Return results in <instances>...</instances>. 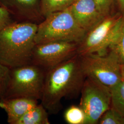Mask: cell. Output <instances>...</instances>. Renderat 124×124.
<instances>
[{"label": "cell", "instance_id": "obj_1", "mask_svg": "<svg viewBox=\"0 0 124 124\" xmlns=\"http://www.w3.org/2000/svg\"><path fill=\"white\" fill-rule=\"evenodd\" d=\"M85 78L76 54L46 72L41 103L49 114H58L62 107V99L77 97Z\"/></svg>", "mask_w": 124, "mask_h": 124}, {"label": "cell", "instance_id": "obj_2", "mask_svg": "<svg viewBox=\"0 0 124 124\" xmlns=\"http://www.w3.org/2000/svg\"><path fill=\"white\" fill-rule=\"evenodd\" d=\"M35 23H11L0 32V62L9 69L31 64L38 29Z\"/></svg>", "mask_w": 124, "mask_h": 124}, {"label": "cell", "instance_id": "obj_3", "mask_svg": "<svg viewBox=\"0 0 124 124\" xmlns=\"http://www.w3.org/2000/svg\"><path fill=\"white\" fill-rule=\"evenodd\" d=\"M87 32L77 22L69 8L51 14L38 24L36 45L51 41L80 43Z\"/></svg>", "mask_w": 124, "mask_h": 124}, {"label": "cell", "instance_id": "obj_4", "mask_svg": "<svg viewBox=\"0 0 124 124\" xmlns=\"http://www.w3.org/2000/svg\"><path fill=\"white\" fill-rule=\"evenodd\" d=\"M46 72L33 64L10 69L3 97L26 98L40 100Z\"/></svg>", "mask_w": 124, "mask_h": 124}, {"label": "cell", "instance_id": "obj_5", "mask_svg": "<svg viewBox=\"0 0 124 124\" xmlns=\"http://www.w3.org/2000/svg\"><path fill=\"white\" fill-rule=\"evenodd\" d=\"M81 66L86 77H90L111 88L122 80V63L115 52L79 55Z\"/></svg>", "mask_w": 124, "mask_h": 124}, {"label": "cell", "instance_id": "obj_6", "mask_svg": "<svg viewBox=\"0 0 124 124\" xmlns=\"http://www.w3.org/2000/svg\"><path fill=\"white\" fill-rule=\"evenodd\" d=\"M123 14L108 15L88 31L78 44L77 54L106 53L118 35L121 25Z\"/></svg>", "mask_w": 124, "mask_h": 124}, {"label": "cell", "instance_id": "obj_7", "mask_svg": "<svg viewBox=\"0 0 124 124\" xmlns=\"http://www.w3.org/2000/svg\"><path fill=\"white\" fill-rule=\"evenodd\" d=\"M80 93V106L86 115V124H98L102 115L111 107V89L86 77Z\"/></svg>", "mask_w": 124, "mask_h": 124}, {"label": "cell", "instance_id": "obj_8", "mask_svg": "<svg viewBox=\"0 0 124 124\" xmlns=\"http://www.w3.org/2000/svg\"><path fill=\"white\" fill-rule=\"evenodd\" d=\"M78 46L76 43L59 41L36 45L31 64L46 72L76 55Z\"/></svg>", "mask_w": 124, "mask_h": 124}, {"label": "cell", "instance_id": "obj_9", "mask_svg": "<svg viewBox=\"0 0 124 124\" xmlns=\"http://www.w3.org/2000/svg\"><path fill=\"white\" fill-rule=\"evenodd\" d=\"M69 8L77 22L87 32L106 17L94 0H75Z\"/></svg>", "mask_w": 124, "mask_h": 124}, {"label": "cell", "instance_id": "obj_10", "mask_svg": "<svg viewBox=\"0 0 124 124\" xmlns=\"http://www.w3.org/2000/svg\"><path fill=\"white\" fill-rule=\"evenodd\" d=\"M38 104V100L26 98H0V107L7 113L8 122L15 124L23 115Z\"/></svg>", "mask_w": 124, "mask_h": 124}, {"label": "cell", "instance_id": "obj_11", "mask_svg": "<svg viewBox=\"0 0 124 124\" xmlns=\"http://www.w3.org/2000/svg\"><path fill=\"white\" fill-rule=\"evenodd\" d=\"M49 124L48 112L40 103L28 111L15 124Z\"/></svg>", "mask_w": 124, "mask_h": 124}, {"label": "cell", "instance_id": "obj_12", "mask_svg": "<svg viewBox=\"0 0 124 124\" xmlns=\"http://www.w3.org/2000/svg\"><path fill=\"white\" fill-rule=\"evenodd\" d=\"M75 0H40V8L45 18L52 13L69 8Z\"/></svg>", "mask_w": 124, "mask_h": 124}, {"label": "cell", "instance_id": "obj_13", "mask_svg": "<svg viewBox=\"0 0 124 124\" xmlns=\"http://www.w3.org/2000/svg\"><path fill=\"white\" fill-rule=\"evenodd\" d=\"M111 107L124 117V81L111 87Z\"/></svg>", "mask_w": 124, "mask_h": 124}, {"label": "cell", "instance_id": "obj_14", "mask_svg": "<svg viewBox=\"0 0 124 124\" xmlns=\"http://www.w3.org/2000/svg\"><path fill=\"white\" fill-rule=\"evenodd\" d=\"M64 118L68 124H86V115L80 105H72L68 108L64 112Z\"/></svg>", "mask_w": 124, "mask_h": 124}, {"label": "cell", "instance_id": "obj_15", "mask_svg": "<svg viewBox=\"0 0 124 124\" xmlns=\"http://www.w3.org/2000/svg\"><path fill=\"white\" fill-rule=\"evenodd\" d=\"M120 31L109 49L115 51L120 58L122 64L124 63V13ZM108 49V50H109Z\"/></svg>", "mask_w": 124, "mask_h": 124}, {"label": "cell", "instance_id": "obj_16", "mask_svg": "<svg viewBox=\"0 0 124 124\" xmlns=\"http://www.w3.org/2000/svg\"><path fill=\"white\" fill-rule=\"evenodd\" d=\"M100 124H124V117L112 107L108 109L101 117Z\"/></svg>", "mask_w": 124, "mask_h": 124}, {"label": "cell", "instance_id": "obj_17", "mask_svg": "<svg viewBox=\"0 0 124 124\" xmlns=\"http://www.w3.org/2000/svg\"><path fill=\"white\" fill-rule=\"evenodd\" d=\"M11 3L25 17H30L29 12L36 8L39 0H10Z\"/></svg>", "mask_w": 124, "mask_h": 124}, {"label": "cell", "instance_id": "obj_18", "mask_svg": "<svg viewBox=\"0 0 124 124\" xmlns=\"http://www.w3.org/2000/svg\"><path fill=\"white\" fill-rule=\"evenodd\" d=\"M10 69L0 62V98L4 94L9 78Z\"/></svg>", "mask_w": 124, "mask_h": 124}, {"label": "cell", "instance_id": "obj_19", "mask_svg": "<svg viewBox=\"0 0 124 124\" xmlns=\"http://www.w3.org/2000/svg\"><path fill=\"white\" fill-rule=\"evenodd\" d=\"M102 14L107 17L109 15L115 0H94Z\"/></svg>", "mask_w": 124, "mask_h": 124}, {"label": "cell", "instance_id": "obj_20", "mask_svg": "<svg viewBox=\"0 0 124 124\" xmlns=\"http://www.w3.org/2000/svg\"><path fill=\"white\" fill-rule=\"evenodd\" d=\"M10 14L8 9L3 7H0V32L5 27L12 23Z\"/></svg>", "mask_w": 124, "mask_h": 124}, {"label": "cell", "instance_id": "obj_21", "mask_svg": "<svg viewBox=\"0 0 124 124\" xmlns=\"http://www.w3.org/2000/svg\"><path fill=\"white\" fill-rule=\"evenodd\" d=\"M122 14L124 13V0H117Z\"/></svg>", "mask_w": 124, "mask_h": 124}, {"label": "cell", "instance_id": "obj_22", "mask_svg": "<svg viewBox=\"0 0 124 124\" xmlns=\"http://www.w3.org/2000/svg\"><path fill=\"white\" fill-rule=\"evenodd\" d=\"M121 76H122V80L124 81V63L121 64Z\"/></svg>", "mask_w": 124, "mask_h": 124}, {"label": "cell", "instance_id": "obj_23", "mask_svg": "<svg viewBox=\"0 0 124 124\" xmlns=\"http://www.w3.org/2000/svg\"><path fill=\"white\" fill-rule=\"evenodd\" d=\"M0 3H0V5H1V4H0Z\"/></svg>", "mask_w": 124, "mask_h": 124}]
</instances>
